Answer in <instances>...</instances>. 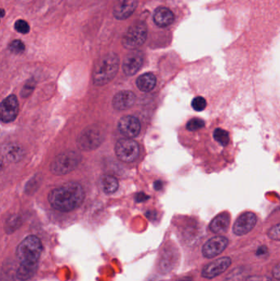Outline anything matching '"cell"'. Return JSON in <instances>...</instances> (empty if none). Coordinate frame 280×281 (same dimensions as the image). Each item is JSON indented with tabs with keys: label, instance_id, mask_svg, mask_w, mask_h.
<instances>
[{
	"label": "cell",
	"instance_id": "cell-30",
	"mask_svg": "<svg viewBox=\"0 0 280 281\" xmlns=\"http://www.w3.org/2000/svg\"><path fill=\"white\" fill-rule=\"evenodd\" d=\"M246 281H272L271 279L264 276H249Z\"/></svg>",
	"mask_w": 280,
	"mask_h": 281
},
{
	"label": "cell",
	"instance_id": "cell-11",
	"mask_svg": "<svg viewBox=\"0 0 280 281\" xmlns=\"http://www.w3.org/2000/svg\"><path fill=\"white\" fill-rule=\"evenodd\" d=\"M232 263L230 257H220L206 265L202 270L201 275L204 278L213 279L224 273Z\"/></svg>",
	"mask_w": 280,
	"mask_h": 281
},
{
	"label": "cell",
	"instance_id": "cell-6",
	"mask_svg": "<svg viewBox=\"0 0 280 281\" xmlns=\"http://www.w3.org/2000/svg\"><path fill=\"white\" fill-rule=\"evenodd\" d=\"M147 37V27L144 22H137L132 26L123 35V46L134 50L145 43Z\"/></svg>",
	"mask_w": 280,
	"mask_h": 281
},
{
	"label": "cell",
	"instance_id": "cell-13",
	"mask_svg": "<svg viewBox=\"0 0 280 281\" xmlns=\"http://www.w3.org/2000/svg\"><path fill=\"white\" fill-rule=\"evenodd\" d=\"M143 64V55L139 51H132L123 60V70L126 75L133 76L138 72Z\"/></svg>",
	"mask_w": 280,
	"mask_h": 281
},
{
	"label": "cell",
	"instance_id": "cell-31",
	"mask_svg": "<svg viewBox=\"0 0 280 281\" xmlns=\"http://www.w3.org/2000/svg\"><path fill=\"white\" fill-rule=\"evenodd\" d=\"M149 198V196L147 195V194L144 193H137L136 195V198H135V199H136V201H137V202H143V201H147Z\"/></svg>",
	"mask_w": 280,
	"mask_h": 281
},
{
	"label": "cell",
	"instance_id": "cell-15",
	"mask_svg": "<svg viewBox=\"0 0 280 281\" xmlns=\"http://www.w3.org/2000/svg\"><path fill=\"white\" fill-rule=\"evenodd\" d=\"M136 95L130 91H122L115 95L113 99V106L115 110H128L135 104Z\"/></svg>",
	"mask_w": 280,
	"mask_h": 281
},
{
	"label": "cell",
	"instance_id": "cell-12",
	"mask_svg": "<svg viewBox=\"0 0 280 281\" xmlns=\"http://www.w3.org/2000/svg\"><path fill=\"white\" fill-rule=\"evenodd\" d=\"M117 127L121 133L128 138L136 137L141 131V123L135 116H124L118 122Z\"/></svg>",
	"mask_w": 280,
	"mask_h": 281
},
{
	"label": "cell",
	"instance_id": "cell-17",
	"mask_svg": "<svg viewBox=\"0 0 280 281\" xmlns=\"http://www.w3.org/2000/svg\"><path fill=\"white\" fill-rule=\"evenodd\" d=\"M154 22L160 27H167L174 22V14L168 8L160 7L155 11Z\"/></svg>",
	"mask_w": 280,
	"mask_h": 281
},
{
	"label": "cell",
	"instance_id": "cell-3",
	"mask_svg": "<svg viewBox=\"0 0 280 281\" xmlns=\"http://www.w3.org/2000/svg\"><path fill=\"white\" fill-rule=\"evenodd\" d=\"M42 250V243L40 238L36 236L30 235L17 247L16 257L21 263H38Z\"/></svg>",
	"mask_w": 280,
	"mask_h": 281
},
{
	"label": "cell",
	"instance_id": "cell-1",
	"mask_svg": "<svg viewBox=\"0 0 280 281\" xmlns=\"http://www.w3.org/2000/svg\"><path fill=\"white\" fill-rule=\"evenodd\" d=\"M85 199L83 187L77 182H68L51 191L49 202L53 209L68 212L77 209Z\"/></svg>",
	"mask_w": 280,
	"mask_h": 281
},
{
	"label": "cell",
	"instance_id": "cell-18",
	"mask_svg": "<svg viewBox=\"0 0 280 281\" xmlns=\"http://www.w3.org/2000/svg\"><path fill=\"white\" fill-rule=\"evenodd\" d=\"M156 85V78L153 73L147 72L140 76L136 80V86L140 91L149 92L155 88Z\"/></svg>",
	"mask_w": 280,
	"mask_h": 281
},
{
	"label": "cell",
	"instance_id": "cell-27",
	"mask_svg": "<svg viewBox=\"0 0 280 281\" xmlns=\"http://www.w3.org/2000/svg\"><path fill=\"white\" fill-rule=\"evenodd\" d=\"M9 50L14 54H21L25 50V45L21 40H14L9 46Z\"/></svg>",
	"mask_w": 280,
	"mask_h": 281
},
{
	"label": "cell",
	"instance_id": "cell-19",
	"mask_svg": "<svg viewBox=\"0 0 280 281\" xmlns=\"http://www.w3.org/2000/svg\"><path fill=\"white\" fill-rule=\"evenodd\" d=\"M38 263H21L16 271V277L21 281H28L37 270Z\"/></svg>",
	"mask_w": 280,
	"mask_h": 281
},
{
	"label": "cell",
	"instance_id": "cell-9",
	"mask_svg": "<svg viewBox=\"0 0 280 281\" xmlns=\"http://www.w3.org/2000/svg\"><path fill=\"white\" fill-rule=\"evenodd\" d=\"M257 217L253 212H244L235 221L232 232L238 236L245 235L256 226Z\"/></svg>",
	"mask_w": 280,
	"mask_h": 281
},
{
	"label": "cell",
	"instance_id": "cell-23",
	"mask_svg": "<svg viewBox=\"0 0 280 281\" xmlns=\"http://www.w3.org/2000/svg\"><path fill=\"white\" fill-rule=\"evenodd\" d=\"M20 225H21V219L18 216H16V215L11 216L10 218H8V220H6V233H13L18 229Z\"/></svg>",
	"mask_w": 280,
	"mask_h": 281
},
{
	"label": "cell",
	"instance_id": "cell-29",
	"mask_svg": "<svg viewBox=\"0 0 280 281\" xmlns=\"http://www.w3.org/2000/svg\"><path fill=\"white\" fill-rule=\"evenodd\" d=\"M268 236L273 240L280 241V224L273 226L270 231H268Z\"/></svg>",
	"mask_w": 280,
	"mask_h": 281
},
{
	"label": "cell",
	"instance_id": "cell-16",
	"mask_svg": "<svg viewBox=\"0 0 280 281\" xmlns=\"http://www.w3.org/2000/svg\"><path fill=\"white\" fill-rule=\"evenodd\" d=\"M230 225V214L227 212H223L211 220V224H210V230L213 233L222 234L227 232Z\"/></svg>",
	"mask_w": 280,
	"mask_h": 281
},
{
	"label": "cell",
	"instance_id": "cell-33",
	"mask_svg": "<svg viewBox=\"0 0 280 281\" xmlns=\"http://www.w3.org/2000/svg\"><path fill=\"white\" fill-rule=\"evenodd\" d=\"M163 187V182L160 181V180H158L156 182L154 183V187H155V190H160L161 188Z\"/></svg>",
	"mask_w": 280,
	"mask_h": 281
},
{
	"label": "cell",
	"instance_id": "cell-7",
	"mask_svg": "<svg viewBox=\"0 0 280 281\" xmlns=\"http://www.w3.org/2000/svg\"><path fill=\"white\" fill-rule=\"evenodd\" d=\"M138 144L132 138H123L115 145V153L117 158L127 163L136 161L139 156Z\"/></svg>",
	"mask_w": 280,
	"mask_h": 281
},
{
	"label": "cell",
	"instance_id": "cell-2",
	"mask_svg": "<svg viewBox=\"0 0 280 281\" xmlns=\"http://www.w3.org/2000/svg\"><path fill=\"white\" fill-rule=\"evenodd\" d=\"M119 67V58L115 53L102 57L97 62L92 72V80L96 86H104L115 78Z\"/></svg>",
	"mask_w": 280,
	"mask_h": 281
},
{
	"label": "cell",
	"instance_id": "cell-35",
	"mask_svg": "<svg viewBox=\"0 0 280 281\" xmlns=\"http://www.w3.org/2000/svg\"><path fill=\"white\" fill-rule=\"evenodd\" d=\"M3 15H4V10H2V17H3Z\"/></svg>",
	"mask_w": 280,
	"mask_h": 281
},
{
	"label": "cell",
	"instance_id": "cell-21",
	"mask_svg": "<svg viewBox=\"0 0 280 281\" xmlns=\"http://www.w3.org/2000/svg\"><path fill=\"white\" fill-rule=\"evenodd\" d=\"M5 156L6 159L11 162H17L20 161L23 155H24V151L18 146L16 145H12V146H8V148L5 149Z\"/></svg>",
	"mask_w": 280,
	"mask_h": 281
},
{
	"label": "cell",
	"instance_id": "cell-24",
	"mask_svg": "<svg viewBox=\"0 0 280 281\" xmlns=\"http://www.w3.org/2000/svg\"><path fill=\"white\" fill-rule=\"evenodd\" d=\"M205 126V122L198 118H192L187 123V129L188 131L195 132L200 130Z\"/></svg>",
	"mask_w": 280,
	"mask_h": 281
},
{
	"label": "cell",
	"instance_id": "cell-14",
	"mask_svg": "<svg viewBox=\"0 0 280 281\" xmlns=\"http://www.w3.org/2000/svg\"><path fill=\"white\" fill-rule=\"evenodd\" d=\"M136 0H117L114 7V15L119 20L128 18L136 10Z\"/></svg>",
	"mask_w": 280,
	"mask_h": 281
},
{
	"label": "cell",
	"instance_id": "cell-5",
	"mask_svg": "<svg viewBox=\"0 0 280 281\" xmlns=\"http://www.w3.org/2000/svg\"><path fill=\"white\" fill-rule=\"evenodd\" d=\"M104 134L99 127H89L83 130L78 138V147L82 150H95L101 144Z\"/></svg>",
	"mask_w": 280,
	"mask_h": 281
},
{
	"label": "cell",
	"instance_id": "cell-22",
	"mask_svg": "<svg viewBox=\"0 0 280 281\" xmlns=\"http://www.w3.org/2000/svg\"><path fill=\"white\" fill-rule=\"evenodd\" d=\"M213 137L214 140L223 147H226L230 143V134L224 129H215L214 132Z\"/></svg>",
	"mask_w": 280,
	"mask_h": 281
},
{
	"label": "cell",
	"instance_id": "cell-25",
	"mask_svg": "<svg viewBox=\"0 0 280 281\" xmlns=\"http://www.w3.org/2000/svg\"><path fill=\"white\" fill-rule=\"evenodd\" d=\"M192 107L193 108V110L198 111V112L203 111L206 107V99L201 97H196L192 99Z\"/></svg>",
	"mask_w": 280,
	"mask_h": 281
},
{
	"label": "cell",
	"instance_id": "cell-32",
	"mask_svg": "<svg viewBox=\"0 0 280 281\" xmlns=\"http://www.w3.org/2000/svg\"><path fill=\"white\" fill-rule=\"evenodd\" d=\"M273 276L277 280H280V263L275 265L272 271Z\"/></svg>",
	"mask_w": 280,
	"mask_h": 281
},
{
	"label": "cell",
	"instance_id": "cell-28",
	"mask_svg": "<svg viewBox=\"0 0 280 281\" xmlns=\"http://www.w3.org/2000/svg\"><path fill=\"white\" fill-rule=\"evenodd\" d=\"M15 30L17 33H21V34H27L30 31L29 24L24 20L20 19L18 21H16V23H15Z\"/></svg>",
	"mask_w": 280,
	"mask_h": 281
},
{
	"label": "cell",
	"instance_id": "cell-26",
	"mask_svg": "<svg viewBox=\"0 0 280 281\" xmlns=\"http://www.w3.org/2000/svg\"><path fill=\"white\" fill-rule=\"evenodd\" d=\"M35 87V82L34 79L27 81V83L25 84L23 88L21 90V95L23 98L29 97L30 95L33 92Z\"/></svg>",
	"mask_w": 280,
	"mask_h": 281
},
{
	"label": "cell",
	"instance_id": "cell-8",
	"mask_svg": "<svg viewBox=\"0 0 280 281\" xmlns=\"http://www.w3.org/2000/svg\"><path fill=\"white\" fill-rule=\"evenodd\" d=\"M19 112L18 99L15 95H10L0 105V118L3 123L15 120Z\"/></svg>",
	"mask_w": 280,
	"mask_h": 281
},
{
	"label": "cell",
	"instance_id": "cell-4",
	"mask_svg": "<svg viewBox=\"0 0 280 281\" xmlns=\"http://www.w3.org/2000/svg\"><path fill=\"white\" fill-rule=\"evenodd\" d=\"M82 161L80 154L76 151H67L57 155L51 163L50 170L55 175H64L74 170Z\"/></svg>",
	"mask_w": 280,
	"mask_h": 281
},
{
	"label": "cell",
	"instance_id": "cell-10",
	"mask_svg": "<svg viewBox=\"0 0 280 281\" xmlns=\"http://www.w3.org/2000/svg\"><path fill=\"white\" fill-rule=\"evenodd\" d=\"M229 244V240L224 236H216L211 238L204 244L202 248V254L208 259H211L221 254L226 248Z\"/></svg>",
	"mask_w": 280,
	"mask_h": 281
},
{
	"label": "cell",
	"instance_id": "cell-20",
	"mask_svg": "<svg viewBox=\"0 0 280 281\" xmlns=\"http://www.w3.org/2000/svg\"><path fill=\"white\" fill-rule=\"evenodd\" d=\"M102 189L105 193H114L118 188L117 179L111 175H104L100 180Z\"/></svg>",
	"mask_w": 280,
	"mask_h": 281
},
{
	"label": "cell",
	"instance_id": "cell-34",
	"mask_svg": "<svg viewBox=\"0 0 280 281\" xmlns=\"http://www.w3.org/2000/svg\"><path fill=\"white\" fill-rule=\"evenodd\" d=\"M267 252V248L265 247H261L258 248V251H257V255H262L264 254L265 252Z\"/></svg>",
	"mask_w": 280,
	"mask_h": 281
}]
</instances>
